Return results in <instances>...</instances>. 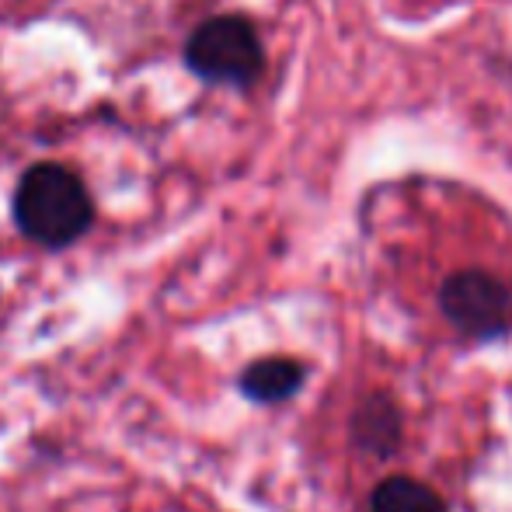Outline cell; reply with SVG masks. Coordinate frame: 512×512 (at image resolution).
Returning a JSON list of instances; mask_svg holds the SVG:
<instances>
[{
  "instance_id": "cell-1",
  "label": "cell",
  "mask_w": 512,
  "mask_h": 512,
  "mask_svg": "<svg viewBox=\"0 0 512 512\" xmlns=\"http://www.w3.org/2000/svg\"><path fill=\"white\" fill-rule=\"evenodd\" d=\"M11 216L21 237L46 251H63L95 227V196L74 168L35 161L14 185Z\"/></svg>"
},
{
  "instance_id": "cell-2",
  "label": "cell",
  "mask_w": 512,
  "mask_h": 512,
  "mask_svg": "<svg viewBox=\"0 0 512 512\" xmlns=\"http://www.w3.org/2000/svg\"><path fill=\"white\" fill-rule=\"evenodd\" d=\"M182 60L203 84L248 91L265 74V46L244 14H213L199 21L182 46Z\"/></svg>"
},
{
  "instance_id": "cell-3",
  "label": "cell",
  "mask_w": 512,
  "mask_h": 512,
  "mask_svg": "<svg viewBox=\"0 0 512 512\" xmlns=\"http://www.w3.org/2000/svg\"><path fill=\"white\" fill-rule=\"evenodd\" d=\"M439 304H443V314L453 321V328L471 338L506 335L512 324L509 290L481 269L453 272L439 290Z\"/></svg>"
},
{
  "instance_id": "cell-4",
  "label": "cell",
  "mask_w": 512,
  "mask_h": 512,
  "mask_svg": "<svg viewBox=\"0 0 512 512\" xmlns=\"http://www.w3.org/2000/svg\"><path fill=\"white\" fill-rule=\"evenodd\" d=\"M307 370L304 363L286 356H269V359H255L248 370L241 373L237 387L248 401L255 405H279V401L293 398V394L304 387Z\"/></svg>"
},
{
  "instance_id": "cell-5",
  "label": "cell",
  "mask_w": 512,
  "mask_h": 512,
  "mask_svg": "<svg viewBox=\"0 0 512 512\" xmlns=\"http://www.w3.org/2000/svg\"><path fill=\"white\" fill-rule=\"evenodd\" d=\"M356 436L377 457H391L401 439V415L387 398H370L356 415Z\"/></svg>"
},
{
  "instance_id": "cell-6",
  "label": "cell",
  "mask_w": 512,
  "mask_h": 512,
  "mask_svg": "<svg viewBox=\"0 0 512 512\" xmlns=\"http://www.w3.org/2000/svg\"><path fill=\"white\" fill-rule=\"evenodd\" d=\"M370 512H446L443 499L415 478H391L373 492Z\"/></svg>"
}]
</instances>
